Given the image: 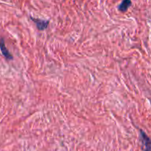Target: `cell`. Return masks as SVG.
<instances>
[{
  "instance_id": "6da1fadb",
  "label": "cell",
  "mask_w": 151,
  "mask_h": 151,
  "mask_svg": "<svg viewBox=\"0 0 151 151\" xmlns=\"http://www.w3.org/2000/svg\"><path fill=\"white\" fill-rule=\"evenodd\" d=\"M139 140L141 142L142 149L143 151H151L150 139L146 133L142 130H139Z\"/></svg>"
},
{
  "instance_id": "7a4b0ae2",
  "label": "cell",
  "mask_w": 151,
  "mask_h": 151,
  "mask_svg": "<svg viewBox=\"0 0 151 151\" xmlns=\"http://www.w3.org/2000/svg\"><path fill=\"white\" fill-rule=\"evenodd\" d=\"M0 50H1V53H2L3 56L7 60H13V55L10 53L8 50L7 49L5 46V42H4V38H0Z\"/></svg>"
},
{
  "instance_id": "3957f363",
  "label": "cell",
  "mask_w": 151,
  "mask_h": 151,
  "mask_svg": "<svg viewBox=\"0 0 151 151\" xmlns=\"http://www.w3.org/2000/svg\"><path fill=\"white\" fill-rule=\"evenodd\" d=\"M30 19L31 20L36 24V27L37 28H38V30H44V29L48 27L49 24H50V21H45L42 20V19H35V18L32 17H30Z\"/></svg>"
},
{
  "instance_id": "277c9868",
  "label": "cell",
  "mask_w": 151,
  "mask_h": 151,
  "mask_svg": "<svg viewBox=\"0 0 151 151\" xmlns=\"http://www.w3.org/2000/svg\"><path fill=\"white\" fill-rule=\"evenodd\" d=\"M131 5V0H123L119 6V10L121 12H126L130 6Z\"/></svg>"
}]
</instances>
